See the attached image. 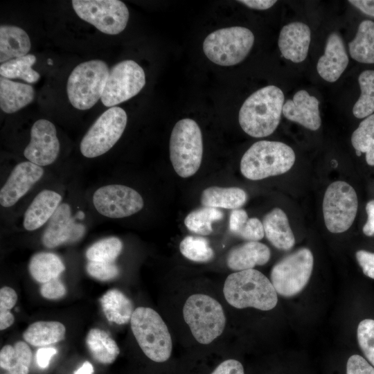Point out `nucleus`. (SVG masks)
Listing matches in <instances>:
<instances>
[{"instance_id":"f257e3e1","label":"nucleus","mask_w":374,"mask_h":374,"mask_svg":"<svg viewBox=\"0 0 374 374\" xmlns=\"http://www.w3.org/2000/svg\"><path fill=\"white\" fill-rule=\"evenodd\" d=\"M284 100L283 91L275 85H268L253 92L239 111L241 128L255 138L271 134L279 125Z\"/></svg>"},{"instance_id":"f03ea898","label":"nucleus","mask_w":374,"mask_h":374,"mask_svg":"<svg viewBox=\"0 0 374 374\" xmlns=\"http://www.w3.org/2000/svg\"><path fill=\"white\" fill-rule=\"evenodd\" d=\"M223 293L233 307L253 308L270 310L277 304V292L271 282L260 271L247 269L229 274L225 280Z\"/></svg>"},{"instance_id":"7ed1b4c3","label":"nucleus","mask_w":374,"mask_h":374,"mask_svg":"<svg viewBox=\"0 0 374 374\" xmlns=\"http://www.w3.org/2000/svg\"><path fill=\"white\" fill-rule=\"evenodd\" d=\"M294 161V152L289 145L279 141H260L243 154L240 171L249 179L260 180L287 172Z\"/></svg>"},{"instance_id":"20e7f679","label":"nucleus","mask_w":374,"mask_h":374,"mask_svg":"<svg viewBox=\"0 0 374 374\" xmlns=\"http://www.w3.org/2000/svg\"><path fill=\"white\" fill-rule=\"evenodd\" d=\"M131 329L144 354L156 362L167 361L172 353V339L161 316L153 309L136 308L130 319Z\"/></svg>"},{"instance_id":"39448f33","label":"nucleus","mask_w":374,"mask_h":374,"mask_svg":"<svg viewBox=\"0 0 374 374\" xmlns=\"http://www.w3.org/2000/svg\"><path fill=\"white\" fill-rule=\"evenodd\" d=\"M170 159L177 174L183 178L195 175L202 160L201 130L193 119L184 118L174 126L169 143Z\"/></svg>"},{"instance_id":"423d86ee","label":"nucleus","mask_w":374,"mask_h":374,"mask_svg":"<svg viewBox=\"0 0 374 374\" xmlns=\"http://www.w3.org/2000/svg\"><path fill=\"white\" fill-rule=\"evenodd\" d=\"M183 316L195 339L208 344L218 337L226 325V317L220 303L210 296H190L183 308Z\"/></svg>"},{"instance_id":"0eeeda50","label":"nucleus","mask_w":374,"mask_h":374,"mask_svg":"<svg viewBox=\"0 0 374 374\" xmlns=\"http://www.w3.org/2000/svg\"><path fill=\"white\" fill-rule=\"evenodd\" d=\"M109 72L107 64L101 60H91L77 65L67 82L71 104L80 110L91 108L102 97Z\"/></svg>"},{"instance_id":"6e6552de","label":"nucleus","mask_w":374,"mask_h":374,"mask_svg":"<svg viewBox=\"0 0 374 374\" xmlns=\"http://www.w3.org/2000/svg\"><path fill=\"white\" fill-rule=\"evenodd\" d=\"M253 43L254 35L249 29L231 26L211 33L204 41L203 50L212 62L220 66H233L248 55Z\"/></svg>"},{"instance_id":"1a4fd4ad","label":"nucleus","mask_w":374,"mask_h":374,"mask_svg":"<svg viewBox=\"0 0 374 374\" xmlns=\"http://www.w3.org/2000/svg\"><path fill=\"white\" fill-rule=\"evenodd\" d=\"M313 265V255L307 248L299 249L276 262L270 276L277 294L291 297L300 293L310 278Z\"/></svg>"},{"instance_id":"9d476101","label":"nucleus","mask_w":374,"mask_h":374,"mask_svg":"<svg viewBox=\"0 0 374 374\" xmlns=\"http://www.w3.org/2000/svg\"><path fill=\"white\" fill-rule=\"evenodd\" d=\"M125 110L112 107L103 112L93 123L80 144L82 154L95 158L108 152L119 140L127 124Z\"/></svg>"},{"instance_id":"9b49d317","label":"nucleus","mask_w":374,"mask_h":374,"mask_svg":"<svg viewBox=\"0 0 374 374\" xmlns=\"http://www.w3.org/2000/svg\"><path fill=\"white\" fill-rule=\"evenodd\" d=\"M358 199L355 189L348 183L337 181L326 189L323 213L326 228L334 233L347 231L357 215Z\"/></svg>"},{"instance_id":"f8f14e48","label":"nucleus","mask_w":374,"mask_h":374,"mask_svg":"<svg viewBox=\"0 0 374 374\" xmlns=\"http://www.w3.org/2000/svg\"><path fill=\"white\" fill-rule=\"evenodd\" d=\"M72 5L80 18L105 34H119L129 19V10L121 1L73 0Z\"/></svg>"},{"instance_id":"ddd939ff","label":"nucleus","mask_w":374,"mask_h":374,"mask_svg":"<svg viewBox=\"0 0 374 374\" xmlns=\"http://www.w3.org/2000/svg\"><path fill=\"white\" fill-rule=\"evenodd\" d=\"M145 84L142 67L134 60H123L109 70L101 101L106 107H114L139 93Z\"/></svg>"},{"instance_id":"4468645a","label":"nucleus","mask_w":374,"mask_h":374,"mask_svg":"<svg viewBox=\"0 0 374 374\" xmlns=\"http://www.w3.org/2000/svg\"><path fill=\"white\" fill-rule=\"evenodd\" d=\"M97 211L109 218H123L140 211L144 206L142 196L134 189L121 184L98 188L93 195Z\"/></svg>"},{"instance_id":"2eb2a0df","label":"nucleus","mask_w":374,"mask_h":374,"mask_svg":"<svg viewBox=\"0 0 374 374\" xmlns=\"http://www.w3.org/2000/svg\"><path fill=\"white\" fill-rule=\"evenodd\" d=\"M60 152V142L55 125L46 119H39L30 130V140L24 151V157L41 167L52 164Z\"/></svg>"},{"instance_id":"dca6fc26","label":"nucleus","mask_w":374,"mask_h":374,"mask_svg":"<svg viewBox=\"0 0 374 374\" xmlns=\"http://www.w3.org/2000/svg\"><path fill=\"white\" fill-rule=\"evenodd\" d=\"M44 169L29 161L17 164L0 190L4 208L15 204L43 176Z\"/></svg>"},{"instance_id":"f3484780","label":"nucleus","mask_w":374,"mask_h":374,"mask_svg":"<svg viewBox=\"0 0 374 374\" xmlns=\"http://www.w3.org/2000/svg\"><path fill=\"white\" fill-rule=\"evenodd\" d=\"M84 232V226L75 222L69 205L63 203L50 219L42 241L46 247L55 248L80 240Z\"/></svg>"},{"instance_id":"a211bd4d","label":"nucleus","mask_w":374,"mask_h":374,"mask_svg":"<svg viewBox=\"0 0 374 374\" xmlns=\"http://www.w3.org/2000/svg\"><path fill=\"white\" fill-rule=\"evenodd\" d=\"M319 105V102L315 96L310 95L305 90H300L292 99L284 103L282 113L287 120L316 131L321 124Z\"/></svg>"},{"instance_id":"6ab92c4d","label":"nucleus","mask_w":374,"mask_h":374,"mask_svg":"<svg viewBox=\"0 0 374 374\" xmlns=\"http://www.w3.org/2000/svg\"><path fill=\"white\" fill-rule=\"evenodd\" d=\"M311 40L309 26L295 21L284 26L280 30L278 45L282 55L294 63H300L308 56Z\"/></svg>"},{"instance_id":"aec40b11","label":"nucleus","mask_w":374,"mask_h":374,"mask_svg":"<svg viewBox=\"0 0 374 374\" xmlns=\"http://www.w3.org/2000/svg\"><path fill=\"white\" fill-rule=\"evenodd\" d=\"M349 62L344 41L337 32L328 37L324 54L318 60L317 70L326 81H337L346 69Z\"/></svg>"},{"instance_id":"412c9836","label":"nucleus","mask_w":374,"mask_h":374,"mask_svg":"<svg viewBox=\"0 0 374 374\" xmlns=\"http://www.w3.org/2000/svg\"><path fill=\"white\" fill-rule=\"evenodd\" d=\"M62 201V196L51 190L40 191L26 209L23 226L27 231H35L43 226L53 215Z\"/></svg>"},{"instance_id":"4be33fe9","label":"nucleus","mask_w":374,"mask_h":374,"mask_svg":"<svg viewBox=\"0 0 374 374\" xmlns=\"http://www.w3.org/2000/svg\"><path fill=\"white\" fill-rule=\"evenodd\" d=\"M271 256L269 247L260 242L249 241L233 247L226 256V265L232 270L243 271L266 264Z\"/></svg>"},{"instance_id":"5701e85b","label":"nucleus","mask_w":374,"mask_h":374,"mask_svg":"<svg viewBox=\"0 0 374 374\" xmlns=\"http://www.w3.org/2000/svg\"><path fill=\"white\" fill-rule=\"evenodd\" d=\"M265 235L276 249L287 251L295 243V238L285 213L274 208L267 213L262 220Z\"/></svg>"},{"instance_id":"b1692460","label":"nucleus","mask_w":374,"mask_h":374,"mask_svg":"<svg viewBox=\"0 0 374 374\" xmlns=\"http://www.w3.org/2000/svg\"><path fill=\"white\" fill-rule=\"evenodd\" d=\"M35 98V90L29 84L0 78V107L7 114L17 112L30 104Z\"/></svg>"},{"instance_id":"393cba45","label":"nucleus","mask_w":374,"mask_h":374,"mask_svg":"<svg viewBox=\"0 0 374 374\" xmlns=\"http://www.w3.org/2000/svg\"><path fill=\"white\" fill-rule=\"evenodd\" d=\"M31 44L28 35L22 28L10 25L0 26V62L27 55Z\"/></svg>"},{"instance_id":"a878e982","label":"nucleus","mask_w":374,"mask_h":374,"mask_svg":"<svg viewBox=\"0 0 374 374\" xmlns=\"http://www.w3.org/2000/svg\"><path fill=\"white\" fill-rule=\"evenodd\" d=\"M247 199V193L240 188L211 186L202 191L200 200L203 206L234 210L244 205Z\"/></svg>"},{"instance_id":"bb28decb","label":"nucleus","mask_w":374,"mask_h":374,"mask_svg":"<svg viewBox=\"0 0 374 374\" xmlns=\"http://www.w3.org/2000/svg\"><path fill=\"white\" fill-rule=\"evenodd\" d=\"M100 302L107 319L118 325L128 323L134 311L131 300L117 289L108 290Z\"/></svg>"},{"instance_id":"cd10ccee","label":"nucleus","mask_w":374,"mask_h":374,"mask_svg":"<svg viewBox=\"0 0 374 374\" xmlns=\"http://www.w3.org/2000/svg\"><path fill=\"white\" fill-rule=\"evenodd\" d=\"M350 57L363 64H374V21H362L354 39L348 44Z\"/></svg>"},{"instance_id":"c85d7f7f","label":"nucleus","mask_w":374,"mask_h":374,"mask_svg":"<svg viewBox=\"0 0 374 374\" xmlns=\"http://www.w3.org/2000/svg\"><path fill=\"white\" fill-rule=\"evenodd\" d=\"M86 345L93 358L104 364L113 363L120 353L116 341L107 332L99 328L89 331Z\"/></svg>"},{"instance_id":"c756f323","label":"nucleus","mask_w":374,"mask_h":374,"mask_svg":"<svg viewBox=\"0 0 374 374\" xmlns=\"http://www.w3.org/2000/svg\"><path fill=\"white\" fill-rule=\"evenodd\" d=\"M65 326L58 321H37L24 332V340L33 346H45L64 339Z\"/></svg>"},{"instance_id":"7c9ffc66","label":"nucleus","mask_w":374,"mask_h":374,"mask_svg":"<svg viewBox=\"0 0 374 374\" xmlns=\"http://www.w3.org/2000/svg\"><path fill=\"white\" fill-rule=\"evenodd\" d=\"M32 359V352L24 341L14 346L6 345L0 351L1 368L10 374H28Z\"/></svg>"},{"instance_id":"2f4dec72","label":"nucleus","mask_w":374,"mask_h":374,"mask_svg":"<svg viewBox=\"0 0 374 374\" xmlns=\"http://www.w3.org/2000/svg\"><path fill=\"white\" fill-rule=\"evenodd\" d=\"M28 269L31 276L37 282L46 283L58 278L65 269L59 256L53 253L39 252L30 258Z\"/></svg>"},{"instance_id":"473e14b6","label":"nucleus","mask_w":374,"mask_h":374,"mask_svg":"<svg viewBox=\"0 0 374 374\" xmlns=\"http://www.w3.org/2000/svg\"><path fill=\"white\" fill-rule=\"evenodd\" d=\"M360 95L353 107L357 118H365L374 114V70L363 71L358 76Z\"/></svg>"},{"instance_id":"72a5a7b5","label":"nucleus","mask_w":374,"mask_h":374,"mask_svg":"<svg viewBox=\"0 0 374 374\" xmlns=\"http://www.w3.org/2000/svg\"><path fill=\"white\" fill-rule=\"evenodd\" d=\"M36 62L33 54L8 60L0 65L1 76L8 79L19 78L28 83H35L40 78L39 73L32 69Z\"/></svg>"},{"instance_id":"f704fd0d","label":"nucleus","mask_w":374,"mask_h":374,"mask_svg":"<svg viewBox=\"0 0 374 374\" xmlns=\"http://www.w3.org/2000/svg\"><path fill=\"white\" fill-rule=\"evenodd\" d=\"M223 215L218 208L202 206L189 213L185 217L184 224L191 232L208 235L213 232V223L221 220Z\"/></svg>"},{"instance_id":"c9c22d12","label":"nucleus","mask_w":374,"mask_h":374,"mask_svg":"<svg viewBox=\"0 0 374 374\" xmlns=\"http://www.w3.org/2000/svg\"><path fill=\"white\" fill-rule=\"evenodd\" d=\"M351 143L356 152L365 153L369 166H374V114L364 118L353 132Z\"/></svg>"},{"instance_id":"e433bc0d","label":"nucleus","mask_w":374,"mask_h":374,"mask_svg":"<svg viewBox=\"0 0 374 374\" xmlns=\"http://www.w3.org/2000/svg\"><path fill=\"white\" fill-rule=\"evenodd\" d=\"M181 253L187 259L206 262L214 257V251L208 241L202 236L188 235L179 244Z\"/></svg>"},{"instance_id":"4c0bfd02","label":"nucleus","mask_w":374,"mask_h":374,"mask_svg":"<svg viewBox=\"0 0 374 374\" xmlns=\"http://www.w3.org/2000/svg\"><path fill=\"white\" fill-rule=\"evenodd\" d=\"M123 248L121 240L116 237H109L98 240L86 251L89 261L113 262L120 255Z\"/></svg>"},{"instance_id":"58836bf2","label":"nucleus","mask_w":374,"mask_h":374,"mask_svg":"<svg viewBox=\"0 0 374 374\" xmlns=\"http://www.w3.org/2000/svg\"><path fill=\"white\" fill-rule=\"evenodd\" d=\"M357 336L362 351L374 366V320L362 321L357 327Z\"/></svg>"},{"instance_id":"ea45409f","label":"nucleus","mask_w":374,"mask_h":374,"mask_svg":"<svg viewBox=\"0 0 374 374\" xmlns=\"http://www.w3.org/2000/svg\"><path fill=\"white\" fill-rule=\"evenodd\" d=\"M86 270L91 277L101 281L114 279L120 273L118 267L113 262L96 261H89Z\"/></svg>"},{"instance_id":"a19ab883","label":"nucleus","mask_w":374,"mask_h":374,"mask_svg":"<svg viewBox=\"0 0 374 374\" xmlns=\"http://www.w3.org/2000/svg\"><path fill=\"white\" fill-rule=\"evenodd\" d=\"M265 235L262 222L258 218H249L237 236L249 241L258 242Z\"/></svg>"},{"instance_id":"79ce46f5","label":"nucleus","mask_w":374,"mask_h":374,"mask_svg":"<svg viewBox=\"0 0 374 374\" xmlns=\"http://www.w3.org/2000/svg\"><path fill=\"white\" fill-rule=\"evenodd\" d=\"M346 374H374V368L362 356H350L346 364Z\"/></svg>"},{"instance_id":"37998d69","label":"nucleus","mask_w":374,"mask_h":374,"mask_svg":"<svg viewBox=\"0 0 374 374\" xmlns=\"http://www.w3.org/2000/svg\"><path fill=\"white\" fill-rule=\"evenodd\" d=\"M40 293L43 297L47 299H58L65 295L66 287L63 283L58 278H56L42 283Z\"/></svg>"},{"instance_id":"c03bdc74","label":"nucleus","mask_w":374,"mask_h":374,"mask_svg":"<svg viewBox=\"0 0 374 374\" xmlns=\"http://www.w3.org/2000/svg\"><path fill=\"white\" fill-rule=\"evenodd\" d=\"M355 256L363 273L366 276L374 279V253L359 250L356 252Z\"/></svg>"},{"instance_id":"a18cd8bd","label":"nucleus","mask_w":374,"mask_h":374,"mask_svg":"<svg viewBox=\"0 0 374 374\" xmlns=\"http://www.w3.org/2000/svg\"><path fill=\"white\" fill-rule=\"evenodd\" d=\"M248 219V215L244 210L240 208L233 210L230 213L229 221L230 231L237 235L245 225Z\"/></svg>"},{"instance_id":"49530a36","label":"nucleus","mask_w":374,"mask_h":374,"mask_svg":"<svg viewBox=\"0 0 374 374\" xmlns=\"http://www.w3.org/2000/svg\"><path fill=\"white\" fill-rule=\"evenodd\" d=\"M17 301L16 292L10 287H3L0 290V312H9Z\"/></svg>"},{"instance_id":"de8ad7c7","label":"nucleus","mask_w":374,"mask_h":374,"mask_svg":"<svg viewBox=\"0 0 374 374\" xmlns=\"http://www.w3.org/2000/svg\"><path fill=\"white\" fill-rule=\"evenodd\" d=\"M211 374H244V371L239 361L230 359L222 362Z\"/></svg>"},{"instance_id":"09e8293b","label":"nucleus","mask_w":374,"mask_h":374,"mask_svg":"<svg viewBox=\"0 0 374 374\" xmlns=\"http://www.w3.org/2000/svg\"><path fill=\"white\" fill-rule=\"evenodd\" d=\"M57 353V350L52 347H43L39 348L36 353V359L40 368L48 367L51 358Z\"/></svg>"},{"instance_id":"8fccbe9b","label":"nucleus","mask_w":374,"mask_h":374,"mask_svg":"<svg viewBox=\"0 0 374 374\" xmlns=\"http://www.w3.org/2000/svg\"><path fill=\"white\" fill-rule=\"evenodd\" d=\"M368 219L363 226V233L367 236L374 235V199L369 201L366 206Z\"/></svg>"},{"instance_id":"3c124183","label":"nucleus","mask_w":374,"mask_h":374,"mask_svg":"<svg viewBox=\"0 0 374 374\" xmlns=\"http://www.w3.org/2000/svg\"><path fill=\"white\" fill-rule=\"evenodd\" d=\"M348 2L364 14L374 18V0H349Z\"/></svg>"},{"instance_id":"603ef678","label":"nucleus","mask_w":374,"mask_h":374,"mask_svg":"<svg viewBox=\"0 0 374 374\" xmlns=\"http://www.w3.org/2000/svg\"><path fill=\"white\" fill-rule=\"evenodd\" d=\"M246 6L256 10H267L272 7L276 1L271 0H242L238 1Z\"/></svg>"},{"instance_id":"864d4df0","label":"nucleus","mask_w":374,"mask_h":374,"mask_svg":"<svg viewBox=\"0 0 374 374\" xmlns=\"http://www.w3.org/2000/svg\"><path fill=\"white\" fill-rule=\"evenodd\" d=\"M15 317L9 312H0V330H3L10 327L14 323Z\"/></svg>"},{"instance_id":"5fc2aeb1","label":"nucleus","mask_w":374,"mask_h":374,"mask_svg":"<svg viewBox=\"0 0 374 374\" xmlns=\"http://www.w3.org/2000/svg\"><path fill=\"white\" fill-rule=\"evenodd\" d=\"M93 368L92 364L89 362H85L82 366L79 368L74 374H92Z\"/></svg>"}]
</instances>
